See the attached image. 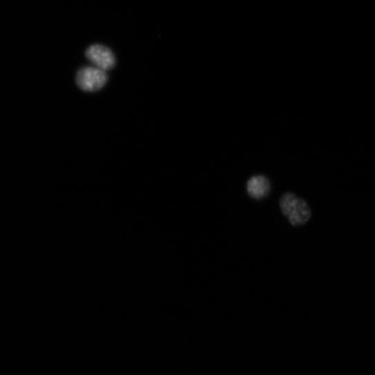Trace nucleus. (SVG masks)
<instances>
[{"mask_svg": "<svg viewBox=\"0 0 375 375\" xmlns=\"http://www.w3.org/2000/svg\"><path fill=\"white\" fill-rule=\"evenodd\" d=\"M282 214L294 227L307 224L311 217V210L308 203L295 193H287L280 200Z\"/></svg>", "mask_w": 375, "mask_h": 375, "instance_id": "nucleus-1", "label": "nucleus"}, {"mask_svg": "<svg viewBox=\"0 0 375 375\" xmlns=\"http://www.w3.org/2000/svg\"><path fill=\"white\" fill-rule=\"evenodd\" d=\"M108 76L106 71L98 68L84 67L79 70L76 77L78 86L86 92L100 90L106 84Z\"/></svg>", "mask_w": 375, "mask_h": 375, "instance_id": "nucleus-2", "label": "nucleus"}, {"mask_svg": "<svg viewBox=\"0 0 375 375\" xmlns=\"http://www.w3.org/2000/svg\"><path fill=\"white\" fill-rule=\"evenodd\" d=\"M86 58L97 68L104 71L109 70L115 66V58L113 52L106 46L94 45L86 52Z\"/></svg>", "mask_w": 375, "mask_h": 375, "instance_id": "nucleus-3", "label": "nucleus"}, {"mask_svg": "<svg viewBox=\"0 0 375 375\" xmlns=\"http://www.w3.org/2000/svg\"><path fill=\"white\" fill-rule=\"evenodd\" d=\"M271 183L264 175H256L250 178L247 183L246 189L250 198L261 200L266 198L271 192Z\"/></svg>", "mask_w": 375, "mask_h": 375, "instance_id": "nucleus-4", "label": "nucleus"}]
</instances>
